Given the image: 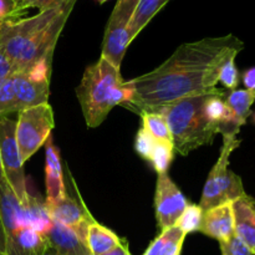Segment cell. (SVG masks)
Here are the masks:
<instances>
[{
  "mask_svg": "<svg viewBox=\"0 0 255 255\" xmlns=\"http://www.w3.org/2000/svg\"><path fill=\"white\" fill-rule=\"evenodd\" d=\"M243 49L244 42L233 34L186 42L157 69L128 80L133 97L126 106L141 114L217 91L221 67Z\"/></svg>",
  "mask_w": 255,
  "mask_h": 255,
  "instance_id": "1",
  "label": "cell"
},
{
  "mask_svg": "<svg viewBox=\"0 0 255 255\" xmlns=\"http://www.w3.org/2000/svg\"><path fill=\"white\" fill-rule=\"evenodd\" d=\"M76 96L87 127H99L111 110L126 106L133 97V89L124 81L120 69L100 57L86 67L81 82L76 87Z\"/></svg>",
  "mask_w": 255,
  "mask_h": 255,
  "instance_id": "2",
  "label": "cell"
},
{
  "mask_svg": "<svg viewBox=\"0 0 255 255\" xmlns=\"http://www.w3.org/2000/svg\"><path fill=\"white\" fill-rule=\"evenodd\" d=\"M209 94L181 99L152 111L164 117L171 131L174 151L181 156L211 144L214 136L219 133V126L212 124L204 115V101Z\"/></svg>",
  "mask_w": 255,
  "mask_h": 255,
  "instance_id": "3",
  "label": "cell"
},
{
  "mask_svg": "<svg viewBox=\"0 0 255 255\" xmlns=\"http://www.w3.org/2000/svg\"><path fill=\"white\" fill-rule=\"evenodd\" d=\"M237 136H238L237 132L223 134V146H222L221 154L212 171L209 172L208 178L204 184L201 202L198 204L203 211L213 208L219 204L228 203V202L232 203L247 194L241 177L229 169L231 154L241 144V141L237 138Z\"/></svg>",
  "mask_w": 255,
  "mask_h": 255,
  "instance_id": "4",
  "label": "cell"
},
{
  "mask_svg": "<svg viewBox=\"0 0 255 255\" xmlns=\"http://www.w3.org/2000/svg\"><path fill=\"white\" fill-rule=\"evenodd\" d=\"M54 126V112L49 104L27 107L17 112L15 138L22 163L44 146L51 136Z\"/></svg>",
  "mask_w": 255,
  "mask_h": 255,
  "instance_id": "5",
  "label": "cell"
},
{
  "mask_svg": "<svg viewBox=\"0 0 255 255\" xmlns=\"http://www.w3.org/2000/svg\"><path fill=\"white\" fill-rule=\"evenodd\" d=\"M66 0H60L54 6L41 10L32 16L20 17L0 25V51L9 57L14 67L26 42L59 14Z\"/></svg>",
  "mask_w": 255,
  "mask_h": 255,
  "instance_id": "6",
  "label": "cell"
},
{
  "mask_svg": "<svg viewBox=\"0 0 255 255\" xmlns=\"http://www.w3.org/2000/svg\"><path fill=\"white\" fill-rule=\"evenodd\" d=\"M52 54L42 57L22 71L14 72L17 112L27 107L49 104Z\"/></svg>",
  "mask_w": 255,
  "mask_h": 255,
  "instance_id": "7",
  "label": "cell"
},
{
  "mask_svg": "<svg viewBox=\"0 0 255 255\" xmlns=\"http://www.w3.org/2000/svg\"><path fill=\"white\" fill-rule=\"evenodd\" d=\"M137 4L138 0H117L105 30L101 57L117 69L121 67L127 47L132 42L128 29Z\"/></svg>",
  "mask_w": 255,
  "mask_h": 255,
  "instance_id": "8",
  "label": "cell"
},
{
  "mask_svg": "<svg viewBox=\"0 0 255 255\" xmlns=\"http://www.w3.org/2000/svg\"><path fill=\"white\" fill-rule=\"evenodd\" d=\"M15 127L16 121L14 120L9 117L0 119V162L5 181L7 182L22 207H25L29 199V192L24 173V163L20 157L15 138Z\"/></svg>",
  "mask_w": 255,
  "mask_h": 255,
  "instance_id": "9",
  "label": "cell"
},
{
  "mask_svg": "<svg viewBox=\"0 0 255 255\" xmlns=\"http://www.w3.org/2000/svg\"><path fill=\"white\" fill-rule=\"evenodd\" d=\"M76 2L77 0H66L59 14L26 42L19 59L15 62V71L26 70L27 67L41 60L42 57L54 54L57 40H59Z\"/></svg>",
  "mask_w": 255,
  "mask_h": 255,
  "instance_id": "10",
  "label": "cell"
},
{
  "mask_svg": "<svg viewBox=\"0 0 255 255\" xmlns=\"http://www.w3.org/2000/svg\"><path fill=\"white\" fill-rule=\"evenodd\" d=\"M188 204L186 197L169 174L159 173L154 193V209L159 231L164 232L176 226V222Z\"/></svg>",
  "mask_w": 255,
  "mask_h": 255,
  "instance_id": "11",
  "label": "cell"
},
{
  "mask_svg": "<svg viewBox=\"0 0 255 255\" xmlns=\"http://www.w3.org/2000/svg\"><path fill=\"white\" fill-rule=\"evenodd\" d=\"M46 206L52 222H57V223H61L74 229L86 243L87 227L95 219L82 202L81 204H79L76 199L71 198L66 194V197L62 198L61 201H57L52 204H46Z\"/></svg>",
  "mask_w": 255,
  "mask_h": 255,
  "instance_id": "12",
  "label": "cell"
},
{
  "mask_svg": "<svg viewBox=\"0 0 255 255\" xmlns=\"http://www.w3.org/2000/svg\"><path fill=\"white\" fill-rule=\"evenodd\" d=\"M198 232L208 236L209 238L216 239L219 243L229 241L232 237L236 236L234 214L231 202L203 211Z\"/></svg>",
  "mask_w": 255,
  "mask_h": 255,
  "instance_id": "13",
  "label": "cell"
},
{
  "mask_svg": "<svg viewBox=\"0 0 255 255\" xmlns=\"http://www.w3.org/2000/svg\"><path fill=\"white\" fill-rule=\"evenodd\" d=\"M45 186H46V204H52L66 197L62 166L59 149L54 146L52 137L45 142Z\"/></svg>",
  "mask_w": 255,
  "mask_h": 255,
  "instance_id": "14",
  "label": "cell"
},
{
  "mask_svg": "<svg viewBox=\"0 0 255 255\" xmlns=\"http://www.w3.org/2000/svg\"><path fill=\"white\" fill-rule=\"evenodd\" d=\"M45 238L49 251L55 255H91L77 232L57 222H52Z\"/></svg>",
  "mask_w": 255,
  "mask_h": 255,
  "instance_id": "15",
  "label": "cell"
},
{
  "mask_svg": "<svg viewBox=\"0 0 255 255\" xmlns=\"http://www.w3.org/2000/svg\"><path fill=\"white\" fill-rule=\"evenodd\" d=\"M236 236L255 255V199L248 194L232 202Z\"/></svg>",
  "mask_w": 255,
  "mask_h": 255,
  "instance_id": "16",
  "label": "cell"
},
{
  "mask_svg": "<svg viewBox=\"0 0 255 255\" xmlns=\"http://www.w3.org/2000/svg\"><path fill=\"white\" fill-rule=\"evenodd\" d=\"M124 241V238H120L115 232L96 221H92L87 227L86 246L91 255H104L109 253L116 247L121 246Z\"/></svg>",
  "mask_w": 255,
  "mask_h": 255,
  "instance_id": "17",
  "label": "cell"
},
{
  "mask_svg": "<svg viewBox=\"0 0 255 255\" xmlns=\"http://www.w3.org/2000/svg\"><path fill=\"white\" fill-rule=\"evenodd\" d=\"M255 101V91L251 90H232L226 96L227 106L231 111L233 121L241 128L252 115V106Z\"/></svg>",
  "mask_w": 255,
  "mask_h": 255,
  "instance_id": "18",
  "label": "cell"
},
{
  "mask_svg": "<svg viewBox=\"0 0 255 255\" xmlns=\"http://www.w3.org/2000/svg\"><path fill=\"white\" fill-rule=\"evenodd\" d=\"M169 0H138L136 10L133 12L131 22H129V39L133 41L137 35L149 24L152 19L161 11L162 7Z\"/></svg>",
  "mask_w": 255,
  "mask_h": 255,
  "instance_id": "19",
  "label": "cell"
},
{
  "mask_svg": "<svg viewBox=\"0 0 255 255\" xmlns=\"http://www.w3.org/2000/svg\"><path fill=\"white\" fill-rule=\"evenodd\" d=\"M24 208L29 228L34 229L41 236H46L52 224L46 203L40 201L37 197H32L31 194H29V199H27V203Z\"/></svg>",
  "mask_w": 255,
  "mask_h": 255,
  "instance_id": "20",
  "label": "cell"
},
{
  "mask_svg": "<svg viewBox=\"0 0 255 255\" xmlns=\"http://www.w3.org/2000/svg\"><path fill=\"white\" fill-rule=\"evenodd\" d=\"M142 126L156 138V141L172 143V134L166 120L158 112H141ZM173 144V143H172Z\"/></svg>",
  "mask_w": 255,
  "mask_h": 255,
  "instance_id": "21",
  "label": "cell"
},
{
  "mask_svg": "<svg viewBox=\"0 0 255 255\" xmlns=\"http://www.w3.org/2000/svg\"><path fill=\"white\" fill-rule=\"evenodd\" d=\"M173 153L174 148L172 143L161 141L156 142V146H154L153 152H152L149 162L152 163L157 174L168 173L169 164H171L172 159H173Z\"/></svg>",
  "mask_w": 255,
  "mask_h": 255,
  "instance_id": "22",
  "label": "cell"
},
{
  "mask_svg": "<svg viewBox=\"0 0 255 255\" xmlns=\"http://www.w3.org/2000/svg\"><path fill=\"white\" fill-rule=\"evenodd\" d=\"M202 217H203V209L198 204L189 203L174 227L181 229L186 236L193 232H198L202 223Z\"/></svg>",
  "mask_w": 255,
  "mask_h": 255,
  "instance_id": "23",
  "label": "cell"
},
{
  "mask_svg": "<svg viewBox=\"0 0 255 255\" xmlns=\"http://www.w3.org/2000/svg\"><path fill=\"white\" fill-rule=\"evenodd\" d=\"M17 112L16 99L14 91V74L0 82V119Z\"/></svg>",
  "mask_w": 255,
  "mask_h": 255,
  "instance_id": "24",
  "label": "cell"
},
{
  "mask_svg": "<svg viewBox=\"0 0 255 255\" xmlns=\"http://www.w3.org/2000/svg\"><path fill=\"white\" fill-rule=\"evenodd\" d=\"M186 234L177 227L167 229V238L158 255H181Z\"/></svg>",
  "mask_w": 255,
  "mask_h": 255,
  "instance_id": "25",
  "label": "cell"
},
{
  "mask_svg": "<svg viewBox=\"0 0 255 255\" xmlns=\"http://www.w3.org/2000/svg\"><path fill=\"white\" fill-rule=\"evenodd\" d=\"M236 57L227 60L219 71V82L228 90H236L239 85V72L236 65Z\"/></svg>",
  "mask_w": 255,
  "mask_h": 255,
  "instance_id": "26",
  "label": "cell"
},
{
  "mask_svg": "<svg viewBox=\"0 0 255 255\" xmlns=\"http://www.w3.org/2000/svg\"><path fill=\"white\" fill-rule=\"evenodd\" d=\"M156 138L142 126L136 134L134 149H136V152L142 158L149 161L152 156V152L154 149V146H156Z\"/></svg>",
  "mask_w": 255,
  "mask_h": 255,
  "instance_id": "27",
  "label": "cell"
},
{
  "mask_svg": "<svg viewBox=\"0 0 255 255\" xmlns=\"http://www.w3.org/2000/svg\"><path fill=\"white\" fill-rule=\"evenodd\" d=\"M24 12L21 4L17 0H0V25L20 19Z\"/></svg>",
  "mask_w": 255,
  "mask_h": 255,
  "instance_id": "28",
  "label": "cell"
},
{
  "mask_svg": "<svg viewBox=\"0 0 255 255\" xmlns=\"http://www.w3.org/2000/svg\"><path fill=\"white\" fill-rule=\"evenodd\" d=\"M219 247L222 255H252L251 251L237 236H233L227 242H221Z\"/></svg>",
  "mask_w": 255,
  "mask_h": 255,
  "instance_id": "29",
  "label": "cell"
},
{
  "mask_svg": "<svg viewBox=\"0 0 255 255\" xmlns=\"http://www.w3.org/2000/svg\"><path fill=\"white\" fill-rule=\"evenodd\" d=\"M60 0H26L24 2H20V4H21V7L24 11L32 9V7H36V9H39V11H41V10L54 6Z\"/></svg>",
  "mask_w": 255,
  "mask_h": 255,
  "instance_id": "30",
  "label": "cell"
},
{
  "mask_svg": "<svg viewBox=\"0 0 255 255\" xmlns=\"http://www.w3.org/2000/svg\"><path fill=\"white\" fill-rule=\"evenodd\" d=\"M14 72L16 71H15V67L12 65V62L10 61V59L6 55H4L0 51V82L4 81L9 76H11Z\"/></svg>",
  "mask_w": 255,
  "mask_h": 255,
  "instance_id": "31",
  "label": "cell"
},
{
  "mask_svg": "<svg viewBox=\"0 0 255 255\" xmlns=\"http://www.w3.org/2000/svg\"><path fill=\"white\" fill-rule=\"evenodd\" d=\"M242 79H243V84L247 90L255 91V66L246 70L242 75Z\"/></svg>",
  "mask_w": 255,
  "mask_h": 255,
  "instance_id": "32",
  "label": "cell"
},
{
  "mask_svg": "<svg viewBox=\"0 0 255 255\" xmlns=\"http://www.w3.org/2000/svg\"><path fill=\"white\" fill-rule=\"evenodd\" d=\"M104 255H132V254L128 249V243H127V241L125 239L124 243H122L121 246L116 247V248L112 249L111 252H109V253Z\"/></svg>",
  "mask_w": 255,
  "mask_h": 255,
  "instance_id": "33",
  "label": "cell"
},
{
  "mask_svg": "<svg viewBox=\"0 0 255 255\" xmlns=\"http://www.w3.org/2000/svg\"><path fill=\"white\" fill-rule=\"evenodd\" d=\"M0 255H7L6 252V234L2 226L1 214H0Z\"/></svg>",
  "mask_w": 255,
  "mask_h": 255,
  "instance_id": "34",
  "label": "cell"
},
{
  "mask_svg": "<svg viewBox=\"0 0 255 255\" xmlns=\"http://www.w3.org/2000/svg\"><path fill=\"white\" fill-rule=\"evenodd\" d=\"M4 179V173H2V168H1V162H0V181Z\"/></svg>",
  "mask_w": 255,
  "mask_h": 255,
  "instance_id": "35",
  "label": "cell"
},
{
  "mask_svg": "<svg viewBox=\"0 0 255 255\" xmlns=\"http://www.w3.org/2000/svg\"><path fill=\"white\" fill-rule=\"evenodd\" d=\"M96 1L99 2V4H105V2L109 1V0H96Z\"/></svg>",
  "mask_w": 255,
  "mask_h": 255,
  "instance_id": "36",
  "label": "cell"
},
{
  "mask_svg": "<svg viewBox=\"0 0 255 255\" xmlns=\"http://www.w3.org/2000/svg\"><path fill=\"white\" fill-rule=\"evenodd\" d=\"M252 119H253V122H254V125H255V112H254V114H252Z\"/></svg>",
  "mask_w": 255,
  "mask_h": 255,
  "instance_id": "37",
  "label": "cell"
},
{
  "mask_svg": "<svg viewBox=\"0 0 255 255\" xmlns=\"http://www.w3.org/2000/svg\"><path fill=\"white\" fill-rule=\"evenodd\" d=\"M44 255H55V254H54V253H51V252H50V251H49V252H47V253H46V254H44Z\"/></svg>",
  "mask_w": 255,
  "mask_h": 255,
  "instance_id": "38",
  "label": "cell"
},
{
  "mask_svg": "<svg viewBox=\"0 0 255 255\" xmlns=\"http://www.w3.org/2000/svg\"><path fill=\"white\" fill-rule=\"evenodd\" d=\"M17 1H19V2H24V1H26V0H17Z\"/></svg>",
  "mask_w": 255,
  "mask_h": 255,
  "instance_id": "39",
  "label": "cell"
}]
</instances>
